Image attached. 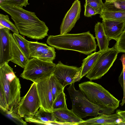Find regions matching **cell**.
I'll return each mask as SVG.
<instances>
[{"instance_id": "cell-1", "label": "cell", "mask_w": 125, "mask_h": 125, "mask_svg": "<svg viewBox=\"0 0 125 125\" xmlns=\"http://www.w3.org/2000/svg\"><path fill=\"white\" fill-rule=\"evenodd\" d=\"M0 8L11 16L21 35L36 40L42 39L48 35V27L35 12L8 4H0Z\"/></svg>"}, {"instance_id": "cell-2", "label": "cell", "mask_w": 125, "mask_h": 125, "mask_svg": "<svg viewBox=\"0 0 125 125\" xmlns=\"http://www.w3.org/2000/svg\"><path fill=\"white\" fill-rule=\"evenodd\" d=\"M95 38L88 31L78 34L50 35L47 38L46 42L58 50H73L89 55L96 50Z\"/></svg>"}, {"instance_id": "cell-3", "label": "cell", "mask_w": 125, "mask_h": 125, "mask_svg": "<svg viewBox=\"0 0 125 125\" xmlns=\"http://www.w3.org/2000/svg\"><path fill=\"white\" fill-rule=\"evenodd\" d=\"M72 103V110L80 118L82 119L89 116L94 117L100 115L113 114L115 110L101 106L91 102L79 89L76 90L74 83L70 85L67 88Z\"/></svg>"}, {"instance_id": "cell-4", "label": "cell", "mask_w": 125, "mask_h": 125, "mask_svg": "<svg viewBox=\"0 0 125 125\" xmlns=\"http://www.w3.org/2000/svg\"><path fill=\"white\" fill-rule=\"evenodd\" d=\"M0 82L6 97L8 110L11 111L18 106L21 99V86L19 79L8 63L0 66Z\"/></svg>"}, {"instance_id": "cell-5", "label": "cell", "mask_w": 125, "mask_h": 125, "mask_svg": "<svg viewBox=\"0 0 125 125\" xmlns=\"http://www.w3.org/2000/svg\"><path fill=\"white\" fill-rule=\"evenodd\" d=\"M79 86L88 99L94 104L115 110L119 106L120 101L99 84L87 81L80 83Z\"/></svg>"}, {"instance_id": "cell-6", "label": "cell", "mask_w": 125, "mask_h": 125, "mask_svg": "<svg viewBox=\"0 0 125 125\" xmlns=\"http://www.w3.org/2000/svg\"><path fill=\"white\" fill-rule=\"evenodd\" d=\"M56 66L53 62L32 58L29 60L20 76L37 83L52 75Z\"/></svg>"}, {"instance_id": "cell-7", "label": "cell", "mask_w": 125, "mask_h": 125, "mask_svg": "<svg viewBox=\"0 0 125 125\" xmlns=\"http://www.w3.org/2000/svg\"><path fill=\"white\" fill-rule=\"evenodd\" d=\"M119 53L114 46L102 52L86 77L91 81L101 78L113 65Z\"/></svg>"}, {"instance_id": "cell-8", "label": "cell", "mask_w": 125, "mask_h": 125, "mask_svg": "<svg viewBox=\"0 0 125 125\" xmlns=\"http://www.w3.org/2000/svg\"><path fill=\"white\" fill-rule=\"evenodd\" d=\"M41 107L36 83L33 82L26 94L21 99L18 106V112L22 117H31Z\"/></svg>"}, {"instance_id": "cell-9", "label": "cell", "mask_w": 125, "mask_h": 125, "mask_svg": "<svg viewBox=\"0 0 125 125\" xmlns=\"http://www.w3.org/2000/svg\"><path fill=\"white\" fill-rule=\"evenodd\" d=\"M81 67L64 65L58 62L53 74L63 88L79 81L81 79Z\"/></svg>"}, {"instance_id": "cell-10", "label": "cell", "mask_w": 125, "mask_h": 125, "mask_svg": "<svg viewBox=\"0 0 125 125\" xmlns=\"http://www.w3.org/2000/svg\"><path fill=\"white\" fill-rule=\"evenodd\" d=\"M29 46L31 58L51 62L55 59L56 53L54 47L45 43L30 41Z\"/></svg>"}, {"instance_id": "cell-11", "label": "cell", "mask_w": 125, "mask_h": 125, "mask_svg": "<svg viewBox=\"0 0 125 125\" xmlns=\"http://www.w3.org/2000/svg\"><path fill=\"white\" fill-rule=\"evenodd\" d=\"M50 77L36 83L41 104L40 108L46 111L52 112L53 100L51 91Z\"/></svg>"}, {"instance_id": "cell-12", "label": "cell", "mask_w": 125, "mask_h": 125, "mask_svg": "<svg viewBox=\"0 0 125 125\" xmlns=\"http://www.w3.org/2000/svg\"><path fill=\"white\" fill-rule=\"evenodd\" d=\"M81 5L80 1L75 0L63 18L60 27V34L69 32L80 17Z\"/></svg>"}, {"instance_id": "cell-13", "label": "cell", "mask_w": 125, "mask_h": 125, "mask_svg": "<svg viewBox=\"0 0 125 125\" xmlns=\"http://www.w3.org/2000/svg\"><path fill=\"white\" fill-rule=\"evenodd\" d=\"M10 30L0 24V66L11 59Z\"/></svg>"}, {"instance_id": "cell-14", "label": "cell", "mask_w": 125, "mask_h": 125, "mask_svg": "<svg viewBox=\"0 0 125 125\" xmlns=\"http://www.w3.org/2000/svg\"><path fill=\"white\" fill-rule=\"evenodd\" d=\"M123 120L116 113L111 115L103 114L94 118L83 120L77 125H116L117 123Z\"/></svg>"}, {"instance_id": "cell-15", "label": "cell", "mask_w": 125, "mask_h": 125, "mask_svg": "<svg viewBox=\"0 0 125 125\" xmlns=\"http://www.w3.org/2000/svg\"><path fill=\"white\" fill-rule=\"evenodd\" d=\"M57 125H77L83 120L77 116L72 110L64 109L52 112Z\"/></svg>"}, {"instance_id": "cell-16", "label": "cell", "mask_w": 125, "mask_h": 125, "mask_svg": "<svg viewBox=\"0 0 125 125\" xmlns=\"http://www.w3.org/2000/svg\"><path fill=\"white\" fill-rule=\"evenodd\" d=\"M102 23L105 34L110 40L116 41L125 28V22L102 20Z\"/></svg>"}, {"instance_id": "cell-17", "label": "cell", "mask_w": 125, "mask_h": 125, "mask_svg": "<svg viewBox=\"0 0 125 125\" xmlns=\"http://www.w3.org/2000/svg\"><path fill=\"white\" fill-rule=\"evenodd\" d=\"M27 122L40 124L57 125L52 112L46 111L40 108L33 116L24 117Z\"/></svg>"}, {"instance_id": "cell-18", "label": "cell", "mask_w": 125, "mask_h": 125, "mask_svg": "<svg viewBox=\"0 0 125 125\" xmlns=\"http://www.w3.org/2000/svg\"><path fill=\"white\" fill-rule=\"evenodd\" d=\"M10 37L11 57L10 61L24 68L29 60L19 47L14 39L12 34L11 33Z\"/></svg>"}, {"instance_id": "cell-19", "label": "cell", "mask_w": 125, "mask_h": 125, "mask_svg": "<svg viewBox=\"0 0 125 125\" xmlns=\"http://www.w3.org/2000/svg\"><path fill=\"white\" fill-rule=\"evenodd\" d=\"M94 29L99 51L103 52L109 48L110 40L105 34L102 23L98 22L95 24Z\"/></svg>"}, {"instance_id": "cell-20", "label": "cell", "mask_w": 125, "mask_h": 125, "mask_svg": "<svg viewBox=\"0 0 125 125\" xmlns=\"http://www.w3.org/2000/svg\"><path fill=\"white\" fill-rule=\"evenodd\" d=\"M103 52L99 51L92 53L83 60L81 67V78L87 75L91 69L100 54Z\"/></svg>"}, {"instance_id": "cell-21", "label": "cell", "mask_w": 125, "mask_h": 125, "mask_svg": "<svg viewBox=\"0 0 125 125\" xmlns=\"http://www.w3.org/2000/svg\"><path fill=\"white\" fill-rule=\"evenodd\" d=\"M13 36L16 43L25 55L29 60L31 58L29 41L21 35L13 33Z\"/></svg>"}, {"instance_id": "cell-22", "label": "cell", "mask_w": 125, "mask_h": 125, "mask_svg": "<svg viewBox=\"0 0 125 125\" xmlns=\"http://www.w3.org/2000/svg\"><path fill=\"white\" fill-rule=\"evenodd\" d=\"M102 20H109L125 22V12L103 11L100 15Z\"/></svg>"}, {"instance_id": "cell-23", "label": "cell", "mask_w": 125, "mask_h": 125, "mask_svg": "<svg viewBox=\"0 0 125 125\" xmlns=\"http://www.w3.org/2000/svg\"><path fill=\"white\" fill-rule=\"evenodd\" d=\"M103 11L125 12V0H116L111 3L105 2Z\"/></svg>"}, {"instance_id": "cell-24", "label": "cell", "mask_w": 125, "mask_h": 125, "mask_svg": "<svg viewBox=\"0 0 125 125\" xmlns=\"http://www.w3.org/2000/svg\"><path fill=\"white\" fill-rule=\"evenodd\" d=\"M4 114L17 125H26L27 122L24 120L18 112V106L13 110L10 111L8 110L2 112Z\"/></svg>"}, {"instance_id": "cell-25", "label": "cell", "mask_w": 125, "mask_h": 125, "mask_svg": "<svg viewBox=\"0 0 125 125\" xmlns=\"http://www.w3.org/2000/svg\"><path fill=\"white\" fill-rule=\"evenodd\" d=\"M51 86L53 101L57 96L64 91L63 88L53 74L50 77Z\"/></svg>"}, {"instance_id": "cell-26", "label": "cell", "mask_w": 125, "mask_h": 125, "mask_svg": "<svg viewBox=\"0 0 125 125\" xmlns=\"http://www.w3.org/2000/svg\"><path fill=\"white\" fill-rule=\"evenodd\" d=\"M67 108L65 94L63 91L57 96L54 101L52 112L59 109Z\"/></svg>"}, {"instance_id": "cell-27", "label": "cell", "mask_w": 125, "mask_h": 125, "mask_svg": "<svg viewBox=\"0 0 125 125\" xmlns=\"http://www.w3.org/2000/svg\"><path fill=\"white\" fill-rule=\"evenodd\" d=\"M0 24L8 28L13 33L19 34L18 28L15 25L10 21L8 15L0 14Z\"/></svg>"}, {"instance_id": "cell-28", "label": "cell", "mask_w": 125, "mask_h": 125, "mask_svg": "<svg viewBox=\"0 0 125 125\" xmlns=\"http://www.w3.org/2000/svg\"><path fill=\"white\" fill-rule=\"evenodd\" d=\"M123 56H122L123 57L121 58L123 63V69L118 78L119 83L123 89V97L122 102L120 104L121 106L125 105V55Z\"/></svg>"}, {"instance_id": "cell-29", "label": "cell", "mask_w": 125, "mask_h": 125, "mask_svg": "<svg viewBox=\"0 0 125 125\" xmlns=\"http://www.w3.org/2000/svg\"><path fill=\"white\" fill-rule=\"evenodd\" d=\"M85 3L94 8L97 14L100 15L104 8V3L102 0H85Z\"/></svg>"}, {"instance_id": "cell-30", "label": "cell", "mask_w": 125, "mask_h": 125, "mask_svg": "<svg viewBox=\"0 0 125 125\" xmlns=\"http://www.w3.org/2000/svg\"><path fill=\"white\" fill-rule=\"evenodd\" d=\"M114 46L119 52L125 53V28Z\"/></svg>"}, {"instance_id": "cell-31", "label": "cell", "mask_w": 125, "mask_h": 125, "mask_svg": "<svg viewBox=\"0 0 125 125\" xmlns=\"http://www.w3.org/2000/svg\"><path fill=\"white\" fill-rule=\"evenodd\" d=\"M0 108L2 112L8 110V106L4 92L1 87H0Z\"/></svg>"}, {"instance_id": "cell-32", "label": "cell", "mask_w": 125, "mask_h": 125, "mask_svg": "<svg viewBox=\"0 0 125 125\" xmlns=\"http://www.w3.org/2000/svg\"><path fill=\"white\" fill-rule=\"evenodd\" d=\"M29 0H5L4 2L1 4H6L14 5L22 8L26 7L30 4Z\"/></svg>"}, {"instance_id": "cell-33", "label": "cell", "mask_w": 125, "mask_h": 125, "mask_svg": "<svg viewBox=\"0 0 125 125\" xmlns=\"http://www.w3.org/2000/svg\"><path fill=\"white\" fill-rule=\"evenodd\" d=\"M84 16L86 17H89L97 14L94 9L93 7L85 3L84 5Z\"/></svg>"}, {"instance_id": "cell-34", "label": "cell", "mask_w": 125, "mask_h": 125, "mask_svg": "<svg viewBox=\"0 0 125 125\" xmlns=\"http://www.w3.org/2000/svg\"><path fill=\"white\" fill-rule=\"evenodd\" d=\"M116 113L125 121V111H122L119 109L117 110Z\"/></svg>"}, {"instance_id": "cell-35", "label": "cell", "mask_w": 125, "mask_h": 125, "mask_svg": "<svg viewBox=\"0 0 125 125\" xmlns=\"http://www.w3.org/2000/svg\"><path fill=\"white\" fill-rule=\"evenodd\" d=\"M116 0H105V2L111 3L116 1Z\"/></svg>"}, {"instance_id": "cell-36", "label": "cell", "mask_w": 125, "mask_h": 125, "mask_svg": "<svg viewBox=\"0 0 125 125\" xmlns=\"http://www.w3.org/2000/svg\"><path fill=\"white\" fill-rule=\"evenodd\" d=\"M5 0H0V4H2Z\"/></svg>"}]
</instances>
